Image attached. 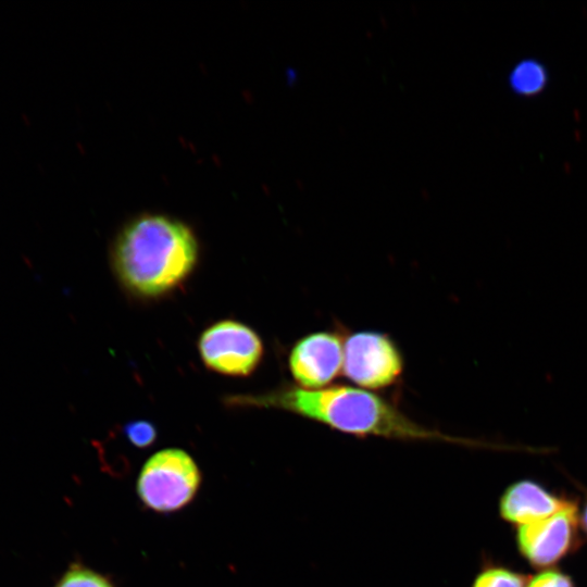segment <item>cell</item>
Masks as SVG:
<instances>
[{
    "label": "cell",
    "instance_id": "6da1fadb",
    "mask_svg": "<svg viewBox=\"0 0 587 587\" xmlns=\"http://www.w3.org/2000/svg\"><path fill=\"white\" fill-rule=\"evenodd\" d=\"M232 402L284 410L359 438L442 441L470 448L507 449L505 444L457 437L426 427L410 419L387 399L348 385H330L319 389L287 385L265 394L237 396L232 398Z\"/></svg>",
    "mask_w": 587,
    "mask_h": 587
},
{
    "label": "cell",
    "instance_id": "7a4b0ae2",
    "mask_svg": "<svg viewBox=\"0 0 587 587\" xmlns=\"http://www.w3.org/2000/svg\"><path fill=\"white\" fill-rule=\"evenodd\" d=\"M192 230L178 220L146 214L117 235L112 264L120 282L134 295L155 298L178 287L198 260Z\"/></svg>",
    "mask_w": 587,
    "mask_h": 587
},
{
    "label": "cell",
    "instance_id": "3957f363",
    "mask_svg": "<svg viewBox=\"0 0 587 587\" xmlns=\"http://www.w3.org/2000/svg\"><path fill=\"white\" fill-rule=\"evenodd\" d=\"M201 480L200 469L188 452L165 448L143 463L136 480V494L147 509L173 513L195 499Z\"/></svg>",
    "mask_w": 587,
    "mask_h": 587
},
{
    "label": "cell",
    "instance_id": "277c9868",
    "mask_svg": "<svg viewBox=\"0 0 587 587\" xmlns=\"http://www.w3.org/2000/svg\"><path fill=\"white\" fill-rule=\"evenodd\" d=\"M585 539L579 522V500L552 516L514 528L517 553L536 571L557 567L575 554Z\"/></svg>",
    "mask_w": 587,
    "mask_h": 587
},
{
    "label": "cell",
    "instance_id": "5b68a950",
    "mask_svg": "<svg viewBox=\"0 0 587 587\" xmlns=\"http://www.w3.org/2000/svg\"><path fill=\"white\" fill-rule=\"evenodd\" d=\"M403 369V355L387 334L361 330L346 337L342 374L359 387H389L399 380Z\"/></svg>",
    "mask_w": 587,
    "mask_h": 587
},
{
    "label": "cell",
    "instance_id": "8992f818",
    "mask_svg": "<svg viewBox=\"0 0 587 587\" xmlns=\"http://www.w3.org/2000/svg\"><path fill=\"white\" fill-rule=\"evenodd\" d=\"M204 364L214 372L247 376L263 358V344L249 326L236 321H222L207 328L198 342Z\"/></svg>",
    "mask_w": 587,
    "mask_h": 587
},
{
    "label": "cell",
    "instance_id": "52a82bcc",
    "mask_svg": "<svg viewBox=\"0 0 587 587\" xmlns=\"http://www.w3.org/2000/svg\"><path fill=\"white\" fill-rule=\"evenodd\" d=\"M345 339L332 330H320L301 337L291 348L288 366L297 386L319 389L342 372Z\"/></svg>",
    "mask_w": 587,
    "mask_h": 587
},
{
    "label": "cell",
    "instance_id": "ba28073f",
    "mask_svg": "<svg viewBox=\"0 0 587 587\" xmlns=\"http://www.w3.org/2000/svg\"><path fill=\"white\" fill-rule=\"evenodd\" d=\"M577 501L576 497L552 490L537 479L520 478L501 491L497 509L499 519L515 528L552 516Z\"/></svg>",
    "mask_w": 587,
    "mask_h": 587
},
{
    "label": "cell",
    "instance_id": "9c48e42d",
    "mask_svg": "<svg viewBox=\"0 0 587 587\" xmlns=\"http://www.w3.org/2000/svg\"><path fill=\"white\" fill-rule=\"evenodd\" d=\"M528 576L509 564L484 555L470 587H526Z\"/></svg>",
    "mask_w": 587,
    "mask_h": 587
},
{
    "label": "cell",
    "instance_id": "30bf717a",
    "mask_svg": "<svg viewBox=\"0 0 587 587\" xmlns=\"http://www.w3.org/2000/svg\"><path fill=\"white\" fill-rule=\"evenodd\" d=\"M547 82V71L537 60H522L509 74V86L517 96H536L545 89Z\"/></svg>",
    "mask_w": 587,
    "mask_h": 587
},
{
    "label": "cell",
    "instance_id": "8fae6325",
    "mask_svg": "<svg viewBox=\"0 0 587 587\" xmlns=\"http://www.w3.org/2000/svg\"><path fill=\"white\" fill-rule=\"evenodd\" d=\"M54 587H115L105 575L79 563L71 564Z\"/></svg>",
    "mask_w": 587,
    "mask_h": 587
},
{
    "label": "cell",
    "instance_id": "7c38bea8",
    "mask_svg": "<svg viewBox=\"0 0 587 587\" xmlns=\"http://www.w3.org/2000/svg\"><path fill=\"white\" fill-rule=\"evenodd\" d=\"M526 587H577V585L571 574L557 566L538 570L534 575H529Z\"/></svg>",
    "mask_w": 587,
    "mask_h": 587
},
{
    "label": "cell",
    "instance_id": "4fadbf2b",
    "mask_svg": "<svg viewBox=\"0 0 587 587\" xmlns=\"http://www.w3.org/2000/svg\"><path fill=\"white\" fill-rule=\"evenodd\" d=\"M125 435L135 447L147 448L154 442L157 429L147 421H133L126 425Z\"/></svg>",
    "mask_w": 587,
    "mask_h": 587
},
{
    "label": "cell",
    "instance_id": "5bb4252c",
    "mask_svg": "<svg viewBox=\"0 0 587 587\" xmlns=\"http://www.w3.org/2000/svg\"><path fill=\"white\" fill-rule=\"evenodd\" d=\"M579 522L584 536L587 539V489L584 490L582 502H579Z\"/></svg>",
    "mask_w": 587,
    "mask_h": 587
}]
</instances>
